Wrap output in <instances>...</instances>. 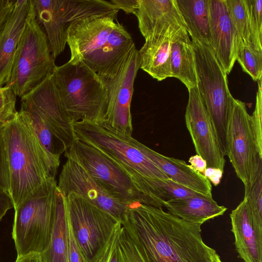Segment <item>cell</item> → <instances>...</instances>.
Instances as JSON below:
<instances>
[{"mask_svg":"<svg viewBox=\"0 0 262 262\" xmlns=\"http://www.w3.org/2000/svg\"><path fill=\"white\" fill-rule=\"evenodd\" d=\"M119 243L126 262H212L215 250L203 241L201 223L162 207L136 203L121 220Z\"/></svg>","mask_w":262,"mask_h":262,"instance_id":"cell-1","label":"cell"},{"mask_svg":"<svg viewBox=\"0 0 262 262\" xmlns=\"http://www.w3.org/2000/svg\"><path fill=\"white\" fill-rule=\"evenodd\" d=\"M10 173L9 194L16 208L32 192L55 179L60 158L42 145L27 114L20 110L5 123Z\"/></svg>","mask_w":262,"mask_h":262,"instance_id":"cell-2","label":"cell"},{"mask_svg":"<svg viewBox=\"0 0 262 262\" xmlns=\"http://www.w3.org/2000/svg\"><path fill=\"white\" fill-rule=\"evenodd\" d=\"M73 130L77 140L97 148L119 166L157 207L150 196V184L155 179L169 178L141 151L132 135L113 128L105 120L76 122Z\"/></svg>","mask_w":262,"mask_h":262,"instance_id":"cell-3","label":"cell"},{"mask_svg":"<svg viewBox=\"0 0 262 262\" xmlns=\"http://www.w3.org/2000/svg\"><path fill=\"white\" fill-rule=\"evenodd\" d=\"M52 77L64 111L74 123L105 119L107 89L102 79L81 59L56 66Z\"/></svg>","mask_w":262,"mask_h":262,"instance_id":"cell-4","label":"cell"},{"mask_svg":"<svg viewBox=\"0 0 262 262\" xmlns=\"http://www.w3.org/2000/svg\"><path fill=\"white\" fill-rule=\"evenodd\" d=\"M57 183L51 179L16 208L12 236L17 256L41 254L48 248L56 213Z\"/></svg>","mask_w":262,"mask_h":262,"instance_id":"cell-5","label":"cell"},{"mask_svg":"<svg viewBox=\"0 0 262 262\" xmlns=\"http://www.w3.org/2000/svg\"><path fill=\"white\" fill-rule=\"evenodd\" d=\"M56 66L49 44L37 21L32 0L14 56L9 84L17 96H25L48 77Z\"/></svg>","mask_w":262,"mask_h":262,"instance_id":"cell-6","label":"cell"},{"mask_svg":"<svg viewBox=\"0 0 262 262\" xmlns=\"http://www.w3.org/2000/svg\"><path fill=\"white\" fill-rule=\"evenodd\" d=\"M196 87L206 105L223 155L227 156V130L234 98L227 74L208 46L191 40Z\"/></svg>","mask_w":262,"mask_h":262,"instance_id":"cell-7","label":"cell"},{"mask_svg":"<svg viewBox=\"0 0 262 262\" xmlns=\"http://www.w3.org/2000/svg\"><path fill=\"white\" fill-rule=\"evenodd\" d=\"M36 18L45 29L55 59L64 50L67 31L74 22L92 16L117 19L119 9L104 0H32Z\"/></svg>","mask_w":262,"mask_h":262,"instance_id":"cell-8","label":"cell"},{"mask_svg":"<svg viewBox=\"0 0 262 262\" xmlns=\"http://www.w3.org/2000/svg\"><path fill=\"white\" fill-rule=\"evenodd\" d=\"M66 199L69 221L79 247L88 262H100L121 222L76 193L71 192Z\"/></svg>","mask_w":262,"mask_h":262,"instance_id":"cell-9","label":"cell"},{"mask_svg":"<svg viewBox=\"0 0 262 262\" xmlns=\"http://www.w3.org/2000/svg\"><path fill=\"white\" fill-rule=\"evenodd\" d=\"M64 152L66 158L78 163L113 196L130 204L154 206L126 173L97 148L77 140Z\"/></svg>","mask_w":262,"mask_h":262,"instance_id":"cell-10","label":"cell"},{"mask_svg":"<svg viewBox=\"0 0 262 262\" xmlns=\"http://www.w3.org/2000/svg\"><path fill=\"white\" fill-rule=\"evenodd\" d=\"M227 156L244 186L255 170L259 159L251 116L245 103L234 99L227 130Z\"/></svg>","mask_w":262,"mask_h":262,"instance_id":"cell-11","label":"cell"},{"mask_svg":"<svg viewBox=\"0 0 262 262\" xmlns=\"http://www.w3.org/2000/svg\"><path fill=\"white\" fill-rule=\"evenodd\" d=\"M140 63L139 52L134 46L116 76L112 79H102L108 93L105 122L113 128L132 135L133 127L130 104Z\"/></svg>","mask_w":262,"mask_h":262,"instance_id":"cell-12","label":"cell"},{"mask_svg":"<svg viewBox=\"0 0 262 262\" xmlns=\"http://www.w3.org/2000/svg\"><path fill=\"white\" fill-rule=\"evenodd\" d=\"M20 110L32 111L38 114L65 151L77 140L73 123L63 108L51 75L21 98Z\"/></svg>","mask_w":262,"mask_h":262,"instance_id":"cell-13","label":"cell"},{"mask_svg":"<svg viewBox=\"0 0 262 262\" xmlns=\"http://www.w3.org/2000/svg\"><path fill=\"white\" fill-rule=\"evenodd\" d=\"M57 188L65 197L71 192L82 196L120 222L133 205L113 196L78 163L69 158L62 166Z\"/></svg>","mask_w":262,"mask_h":262,"instance_id":"cell-14","label":"cell"},{"mask_svg":"<svg viewBox=\"0 0 262 262\" xmlns=\"http://www.w3.org/2000/svg\"><path fill=\"white\" fill-rule=\"evenodd\" d=\"M188 90L189 98L185 119L196 154L206 161L208 167L224 171L226 160L206 105L196 86Z\"/></svg>","mask_w":262,"mask_h":262,"instance_id":"cell-15","label":"cell"},{"mask_svg":"<svg viewBox=\"0 0 262 262\" xmlns=\"http://www.w3.org/2000/svg\"><path fill=\"white\" fill-rule=\"evenodd\" d=\"M115 20L108 16H92L72 23L68 29L67 38L70 59H81L91 69L96 56L116 25Z\"/></svg>","mask_w":262,"mask_h":262,"instance_id":"cell-16","label":"cell"},{"mask_svg":"<svg viewBox=\"0 0 262 262\" xmlns=\"http://www.w3.org/2000/svg\"><path fill=\"white\" fill-rule=\"evenodd\" d=\"M210 48L227 74L236 61L238 47L243 41L233 26L224 0H208Z\"/></svg>","mask_w":262,"mask_h":262,"instance_id":"cell-17","label":"cell"},{"mask_svg":"<svg viewBox=\"0 0 262 262\" xmlns=\"http://www.w3.org/2000/svg\"><path fill=\"white\" fill-rule=\"evenodd\" d=\"M135 15L145 39L155 35L172 36L186 30L176 0H138Z\"/></svg>","mask_w":262,"mask_h":262,"instance_id":"cell-18","label":"cell"},{"mask_svg":"<svg viewBox=\"0 0 262 262\" xmlns=\"http://www.w3.org/2000/svg\"><path fill=\"white\" fill-rule=\"evenodd\" d=\"M230 217L239 257L245 262H262V227L252 219L245 198L231 211Z\"/></svg>","mask_w":262,"mask_h":262,"instance_id":"cell-19","label":"cell"},{"mask_svg":"<svg viewBox=\"0 0 262 262\" xmlns=\"http://www.w3.org/2000/svg\"><path fill=\"white\" fill-rule=\"evenodd\" d=\"M141 151L177 183L204 195L212 196V186L206 177L182 160L164 156L138 140Z\"/></svg>","mask_w":262,"mask_h":262,"instance_id":"cell-20","label":"cell"},{"mask_svg":"<svg viewBox=\"0 0 262 262\" xmlns=\"http://www.w3.org/2000/svg\"><path fill=\"white\" fill-rule=\"evenodd\" d=\"M134 46L130 34L117 22L96 56L91 70L103 80L113 79Z\"/></svg>","mask_w":262,"mask_h":262,"instance_id":"cell-21","label":"cell"},{"mask_svg":"<svg viewBox=\"0 0 262 262\" xmlns=\"http://www.w3.org/2000/svg\"><path fill=\"white\" fill-rule=\"evenodd\" d=\"M30 0L16 1L13 11L0 34V86L10 79L13 60L30 8Z\"/></svg>","mask_w":262,"mask_h":262,"instance_id":"cell-22","label":"cell"},{"mask_svg":"<svg viewBox=\"0 0 262 262\" xmlns=\"http://www.w3.org/2000/svg\"><path fill=\"white\" fill-rule=\"evenodd\" d=\"M177 34L150 36L145 39L144 45L138 51L140 68L158 81L171 77L170 47L172 39Z\"/></svg>","mask_w":262,"mask_h":262,"instance_id":"cell-23","label":"cell"},{"mask_svg":"<svg viewBox=\"0 0 262 262\" xmlns=\"http://www.w3.org/2000/svg\"><path fill=\"white\" fill-rule=\"evenodd\" d=\"M163 206L169 212L183 220L202 224L223 215L227 209L219 205L212 197L204 195L165 201Z\"/></svg>","mask_w":262,"mask_h":262,"instance_id":"cell-24","label":"cell"},{"mask_svg":"<svg viewBox=\"0 0 262 262\" xmlns=\"http://www.w3.org/2000/svg\"><path fill=\"white\" fill-rule=\"evenodd\" d=\"M170 63L171 77L180 80L187 89L196 86L194 52L187 30L172 38Z\"/></svg>","mask_w":262,"mask_h":262,"instance_id":"cell-25","label":"cell"},{"mask_svg":"<svg viewBox=\"0 0 262 262\" xmlns=\"http://www.w3.org/2000/svg\"><path fill=\"white\" fill-rule=\"evenodd\" d=\"M183 23L192 40L210 46L208 0H176Z\"/></svg>","mask_w":262,"mask_h":262,"instance_id":"cell-26","label":"cell"},{"mask_svg":"<svg viewBox=\"0 0 262 262\" xmlns=\"http://www.w3.org/2000/svg\"><path fill=\"white\" fill-rule=\"evenodd\" d=\"M41 262H69L68 215L66 199L57 188L54 226L47 249L39 254Z\"/></svg>","mask_w":262,"mask_h":262,"instance_id":"cell-27","label":"cell"},{"mask_svg":"<svg viewBox=\"0 0 262 262\" xmlns=\"http://www.w3.org/2000/svg\"><path fill=\"white\" fill-rule=\"evenodd\" d=\"M252 219L262 227V159L258 160L255 170L245 185V196Z\"/></svg>","mask_w":262,"mask_h":262,"instance_id":"cell-28","label":"cell"},{"mask_svg":"<svg viewBox=\"0 0 262 262\" xmlns=\"http://www.w3.org/2000/svg\"><path fill=\"white\" fill-rule=\"evenodd\" d=\"M23 111L28 115L35 134L42 145L52 156L60 158L61 154L64 152V149L44 120L33 111Z\"/></svg>","mask_w":262,"mask_h":262,"instance_id":"cell-29","label":"cell"},{"mask_svg":"<svg viewBox=\"0 0 262 262\" xmlns=\"http://www.w3.org/2000/svg\"><path fill=\"white\" fill-rule=\"evenodd\" d=\"M240 64L243 70L255 81L262 77V51L254 49L251 46L242 41L239 45L236 61Z\"/></svg>","mask_w":262,"mask_h":262,"instance_id":"cell-30","label":"cell"},{"mask_svg":"<svg viewBox=\"0 0 262 262\" xmlns=\"http://www.w3.org/2000/svg\"><path fill=\"white\" fill-rule=\"evenodd\" d=\"M224 1L230 20L241 39L244 43L251 46L245 0Z\"/></svg>","mask_w":262,"mask_h":262,"instance_id":"cell-31","label":"cell"},{"mask_svg":"<svg viewBox=\"0 0 262 262\" xmlns=\"http://www.w3.org/2000/svg\"><path fill=\"white\" fill-rule=\"evenodd\" d=\"M252 47L262 51V0H245Z\"/></svg>","mask_w":262,"mask_h":262,"instance_id":"cell-32","label":"cell"},{"mask_svg":"<svg viewBox=\"0 0 262 262\" xmlns=\"http://www.w3.org/2000/svg\"><path fill=\"white\" fill-rule=\"evenodd\" d=\"M16 96L9 84L0 86V123L5 124L17 115Z\"/></svg>","mask_w":262,"mask_h":262,"instance_id":"cell-33","label":"cell"},{"mask_svg":"<svg viewBox=\"0 0 262 262\" xmlns=\"http://www.w3.org/2000/svg\"><path fill=\"white\" fill-rule=\"evenodd\" d=\"M10 173L5 124L0 123V191L9 194Z\"/></svg>","mask_w":262,"mask_h":262,"instance_id":"cell-34","label":"cell"},{"mask_svg":"<svg viewBox=\"0 0 262 262\" xmlns=\"http://www.w3.org/2000/svg\"><path fill=\"white\" fill-rule=\"evenodd\" d=\"M254 111L251 116L252 129L259 156L262 158V93L261 78L258 81Z\"/></svg>","mask_w":262,"mask_h":262,"instance_id":"cell-35","label":"cell"},{"mask_svg":"<svg viewBox=\"0 0 262 262\" xmlns=\"http://www.w3.org/2000/svg\"><path fill=\"white\" fill-rule=\"evenodd\" d=\"M121 223L116 227L100 262H126L119 243Z\"/></svg>","mask_w":262,"mask_h":262,"instance_id":"cell-36","label":"cell"},{"mask_svg":"<svg viewBox=\"0 0 262 262\" xmlns=\"http://www.w3.org/2000/svg\"><path fill=\"white\" fill-rule=\"evenodd\" d=\"M69 262H88L79 247L74 236L68 218Z\"/></svg>","mask_w":262,"mask_h":262,"instance_id":"cell-37","label":"cell"},{"mask_svg":"<svg viewBox=\"0 0 262 262\" xmlns=\"http://www.w3.org/2000/svg\"><path fill=\"white\" fill-rule=\"evenodd\" d=\"M17 0H0V34L6 26Z\"/></svg>","mask_w":262,"mask_h":262,"instance_id":"cell-38","label":"cell"},{"mask_svg":"<svg viewBox=\"0 0 262 262\" xmlns=\"http://www.w3.org/2000/svg\"><path fill=\"white\" fill-rule=\"evenodd\" d=\"M119 10L127 14H136L138 8V0H111L110 1Z\"/></svg>","mask_w":262,"mask_h":262,"instance_id":"cell-39","label":"cell"},{"mask_svg":"<svg viewBox=\"0 0 262 262\" xmlns=\"http://www.w3.org/2000/svg\"><path fill=\"white\" fill-rule=\"evenodd\" d=\"M12 208H14V205L10 194L0 191V221L7 212Z\"/></svg>","mask_w":262,"mask_h":262,"instance_id":"cell-40","label":"cell"},{"mask_svg":"<svg viewBox=\"0 0 262 262\" xmlns=\"http://www.w3.org/2000/svg\"><path fill=\"white\" fill-rule=\"evenodd\" d=\"M188 162L195 170L204 176L207 166L206 161L202 157L198 154L192 156L189 158Z\"/></svg>","mask_w":262,"mask_h":262,"instance_id":"cell-41","label":"cell"},{"mask_svg":"<svg viewBox=\"0 0 262 262\" xmlns=\"http://www.w3.org/2000/svg\"><path fill=\"white\" fill-rule=\"evenodd\" d=\"M223 172L219 168L207 167L204 176L211 182L214 186H216L220 183Z\"/></svg>","mask_w":262,"mask_h":262,"instance_id":"cell-42","label":"cell"},{"mask_svg":"<svg viewBox=\"0 0 262 262\" xmlns=\"http://www.w3.org/2000/svg\"><path fill=\"white\" fill-rule=\"evenodd\" d=\"M15 262H41V260L39 254L30 253L17 256Z\"/></svg>","mask_w":262,"mask_h":262,"instance_id":"cell-43","label":"cell"},{"mask_svg":"<svg viewBox=\"0 0 262 262\" xmlns=\"http://www.w3.org/2000/svg\"><path fill=\"white\" fill-rule=\"evenodd\" d=\"M212 262H222L220 256L215 252L213 256Z\"/></svg>","mask_w":262,"mask_h":262,"instance_id":"cell-44","label":"cell"}]
</instances>
